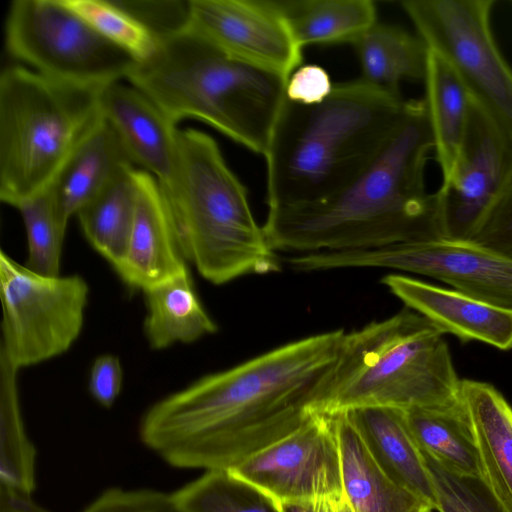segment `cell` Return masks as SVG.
I'll return each instance as SVG.
<instances>
[{"mask_svg":"<svg viewBox=\"0 0 512 512\" xmlns=\"http://www.w3.org/2000/svg\"><path fill=\"white\" fill-rule=\"evenodd\" d=\"M345 331L289 342L152 404L140 441L178 469L229 470L298 428Z\"/></svg>","mask_w":512,"mask_h":512,"instance_id":"6da1fadb","label":"cell"},{"mask_svg":"<svg viewBox=\"0 0 512 512\" xmlns=\"http://www.w3.org/2000/svg\"><path fill=\"white\" fill-rule=\"evenodd\" d=\"M431 150L425 102L408 100L397 130L351 183L313 202L268 208L263 229L270 245L305 255L443 238L436 193L425 185Z\"/></svg>","mask_w":512,"mask_h":512,"instance_id":"7a4b0ae2","label":"cell"},{"mask_svg":"<svg viewBox=\"0 0 512 512\" xmlns=\"http://www.w3.org/2000/svg\"><path fill=\"white\" fill-rule=\"evenodd\" d=\"M408 100L362 79L333 84L321 102L285 99L264 154L268 208L325 198L375 159L404 119Z\"/></svg>","mask_w":512,"mask_h":512,"instance_id":"3957f363","label":"cell"},{"mask_svg":"<svg viewBox=\"0 0 512 512\" xmlns=\"http://www.w3.org/2000/svg\"><path fill=\"white\" fill-rule=\"evenodd\" d=\"M157 39L155 53L126 78L131 85L175 125L198 119L264 155L289 77L233 57L185 26Z\"/></svg>","mask_w":512,"mask_h":512,"instance_id":"277c9868","label":"cell"},{"mask_svg":"<svg viewBox=\"0 0 512 512\" xmlns=\"http://www.w3.org/2000/svg\"><path fill=\"white\" fill-rule=\"evenodd\" d=\"M461 380L443 333L405 307L345 332L309 411L333 415L364 407L448 406L460 400Z\"/></svg>","mask_w":512,"mask_h":512,"instance_id":"5b68a950","label":"cell"},{"mask_svg":"<svg viewBox=\"0 0 512 512\" xmlns=\"http://www.w3.org/2000/svg\"><path fill=\"white\" fill-rule=\"evenodd\" d=\"M162 191L181 253L204 279L222 285L280 270L278 253L252 214L246 188L209 135L179 130L176 171Z\"/></svg>","mask_w":512,"mask_h":512,"instance_id":"8992f818","label":"cell"},{"mask_svg":"<svg viewBox=\"0 0 512 512\" xmlns=\"http://www.w3.org/2000/svg\"><path fill=\"white\" fill-rule=\"evenodd\" d=\"M103 87L72 84L22 66L0 76V199L17 207L46 191L102 120Z\"/></svg>","mask_w":512,"mask_h":512,"instance_id":"52a82bcc","label":"cell"},{"mask_svg":"<svg viewBox=\"0 0 512 512\" xmlns=\"http://www.w3.org/2000/svg\"><path fill=\"white\" fill-rule=\"evenodd\" d=\"M7 51L56 80L105 87L138 63L99 34L66 0H14L5 22Z\"/></svg>","mask_w":512,"mask_h":512,"instance_id":"ba28073f","label":"cell"},{"mask_svg":"<svg viewBox=\"0 0 512 512\" xmlns=\"http://www.w3.org/2000/svg\"><path fill=\"white\" fill-rule=\"evenodd\" d=\"M0 352L19 370L68 351L81 334L89 286L79 275H43L0 251Z\"/></svg>","mask_w":512,"mask_h":512,"instance_id":"9c48e42d","label":"cell"},{"mask_svg":"<svg viewBox=\"0 0 512 512\" xmlns=\"http://www.w3.org/2000/svg\"><path fill=\"white\" fill-rule=\"evenodd\" d=\"M494 0H405L418 36L444 58L471 97L512 139V68L494 39Z\"/></svg>","mask_w":512,"mask_h":512,"instance_id":"30bf717a","label":"cell"},{"mask_svg":"<svg viewBox=\"0 0 512 512\" xmlns=\"http://www.w3.org/2000/svg\"><path fill=\"white\" fill-rule=\"evenodd\" d=\"M297 271L389 268L432 277L476 299L512 308V258L473 241L439 238L350 251L297 255Z\"/></svg>","mask_w":512,"mask_h":512,"instance_id":"8fae6325","label":"cell"},{"mask_svg":"<svg viewBox=\"0 0 512 512\" xmlns=\"http://www.w3.org/2000/svg\"><path fill=\"white\" fill-rule=\"evenodd\" d=\"M227 471L276 508L341 495L342 470L332 416L311 413L294 431Z\"/></svg>","mask_w":512,"mask_h":512,"instance_id":"7c38bea8","label":"cell"},{"mask_svg":"<svg viewBox=\"0 0 512 512\" xmlns=\"http://www.w3.org/2000/svg\"><path fill=\"white\" fill-rule=\"evenodd\" d=\"M512 178V139L473 98L449 177L436 192L443 238L472 241Z\"/></svg>","mask_w":512,"mask_h":512,"instance_id":"4fadbf2b","label":"cell"},{"mask_svg":"<svg viewBox=\"0 0 512 512\" xmlns=\"http://www.w3.org/2000/svg\"><path fill=\"white\" fill-rule=\"evenodd\" d=\"M185 28L225 53L290 77L302 64L275 0H189Z\"/></svg>","mask_w":512,"mask_h":512,"instance_id":"5bb4252c","label":"cell"},{"mask_svg":"<svg viewBox=\"0 0 512 512\" xmlns=\"http://www.w3.org/2000/svg\"><path fill=\"white\" fill-rule=\"evenodd\" d=\"M381 282L443 334H453L464 343L479 341L499 350L512 349V308L400 274H388Z\"/></svg>","mask_w":512,"mask_h":512,"instance_id":"9a60e30c","label":"cell"},{"mask_svg":"<svg viewBox=\"0 0 512 512\" xmlns=\"http://www.w3.org/2000/svg\"><path fill=\"white\" fill-rule=\"evenodd\" d=\"M137 205L124 259L114 269L129 288L142 292L188 269L172 216L157 179L135 169Z\"/></svg>","mask_w":512,"mask_h":512,"instance_id":"2e32d148","label":"cell"},{"mask_svg":"<svg viewBox=\"0 0 512 512\" xmlns=\"http://www.w3.org/2000/svg\"><path fill=\"white\" fill-rule=\"evenodd\" d=\"M103 118L119 136L133 162L150 173L162 188L175 174L178 159L176 125L144 93L115 82L100 95Z\"/></svg>","mask_w":512,"mask_h":512,"instance_id":"e0dca14e","label":"cell"},{"mask_svg":"<svg viewBox=\"0 0 512 512\" xmlns=\"http://www.w3.org/2000/svg\"><path fill=\"white\" fill-rule=\"evenodd\" d=\"M331 416L340 453L343 492L355 512H433L427 501L388 474L348 411Z\"/></svg>","mask_w":512,"mask_h":512,"instance_id":"ac0fdd59","label":"cell"},{"mask_svg":"<svg viewBox=\"0 0 512 512\" xmlns=\"http://www.w3.org/2000/svg\"><path fill=\"white\" fill-rule=\"evenodd\" d=\"M134 165L115 130L102 118L73 151L47 191L68 223L72 215L133 170Z\"/></svg>","mask_w":512,"mask_h":512,"instance_id":"d6986e66","label":"cell"},{"mask_svg":"<svg viewBox=\"0 0 512 512\" xmlns=\"http://www.w3.org/2000/svg\"><path fill=\"white\" fill-rule=\"evenodd\" d=\"M461 398L482 479L503 511L512 512V407L492 384L476 380H461Z\"/></svg>","mask_w":512,"mask_h":512,"instance_id":"ffe728a7","label":"cell"},{"mask_svg":"<svg viewBox=\"0 0 512 512\" xmlns=\"http://www.w3.org/2000/svg\"><path fill=\"white\" fill-rule=\"evenodd\" d=\"M348 412L388 474L436 510L437 501L426 459L407 424L404 410L364 407Z\"/></svg>","mask_w":512,"mask_h":512,"instance_id":"44dd1931","label":"cell"},{"mask_svg":"<svg viewBox=\"0 0 512 512\" xmlns=\"http://www.w3.org/2000/svg\"><path fill=\"white\" fill-rule=\"evenodd\" d=\"M146 304L144 333L152 349L192 343L217 331L202 305L189 269L143 291Z\"/></svg>","mask_w":512,"mask_h":512,"instance_id":"7402d4cb","label":"cell"},{"mask_svg":"<svg viewBox=\"0 0 512 512\" xmlns=\"http://www.w3.org/2000/svg\"><path fill=\"white\" fill-rule=\"evenodd\" d=\"M423 82V100L432 128L434 152L442 181H445L452 172L467 130L472 97L448 62L429 49Z\"/></svg>","mask_w":512,"mask_h":512,"instance_id":"603a6c76","label":"cell"},{"mask_svg":"<svg viewBox=\"0 0 512 512\" xmlns=\"http://www.w3.org/2000/svg\"><path fill=\"white\" fill-rule=\"evenodd\" d=\"M421 450L452 473L482 478L467 412L460 400L452 405L404 410Z\"/></svg>","mask_w":512,"mask_h":512,"instance_id":"cb8c5ba5","label":"cell"},{"mask_svg":"<svg viewBox=\"0 0 512 512\" xmlns=\"http://www.w3.org/2000/svg\"><path fill=\"white\" fill-rule=\"evenodd\" d=\"M352 45L360 61L361 79L372 86L400 94L402 80H424L428 48L418 35L376 22Z\"/></svg>","mask_w":512,"mask_h":512,"instance_id":"d4e9b609","label":"cell"},{"mask_svg":"<svg viewBox=\"0 0 512 512\" xmlns=\"http://www.w3.org/2000/svg\"><path fill=\"white\" fill-rule=\"evenodd\" d=\"M291 34L309 44L353 43L376 23L371 0H276Z\"/></svg>","mask_w":512,"mask_h":512,"instance_id":"484cf974","label":"cell"},{"mask_svg":"<svg viewBox=\"0 0 512 512\" xmlns=\"http://www.w3.org/2000/svg\"><path fill=\"white\" fill-rule=\"evenodd\" d=\"M136 168L123 175L76 214L89 244L115 269L124 259L137 205Z\"/></svg>","mask_w":512,"mask_h":512,"instance_id":"4316f807","label":"cell"},{"mask_svg":"<svg viewBox=\"0 0 512 512\" xmlns=\"http://www.w3.org/2000/svg\"><path fill=\"white\" fill-rule=\"evenodd\" d=\"M18 372L0 352V484L33 494L37 450L24 425Z\"/></svg>","mask_w":512,"mask_h":512,"instance_id":"83f0119b","label":"cell"},{"mask_svg":"<svg viewBox=\"0 0 512 512\" xmlns=\"http://www.w3.org/2000/svg\"><path fill=\"white\" fill-rule=\"evenodd\" d=\"M172 493L186 512H279L267 497L227 470L204 471Z\"/></svg>","mask_w":512,"mask_h":512,"instance_id":"f1b7e54d","label":"cell"},{"mask_svg":"<svg viewBox=\"0 0 512 512\" xmlns=\"http://www.w3.org/2000/svg\"><path fill=\"white\" fill-rule=\"evenodd\" d=\"M22 217L28 243L26 266L43 275H60L67 224L58 213L48 191L16 207Z\"/></svg>","mask_w":512,"mask_h":512,"instance_id":"f546056e","label":"cell"},{"mask_svg":"<svg viewBox=\"0 0 512 512\" xmlns=\"http://www.w3.org/2000/svg\"><path fill=\"white\" fill-rule=\"evenodd\" d=\"M67 4L99 34L130 54L138 63L157 50L158 39L120 2L104 0H66Z\"/></svg>","mask_w":512,"mask_h":512,"instance_id":"4dcf8cb0","label":"cell"},{"mask_svg":"<svg viewBox=\"0 0 512 512\" xmlns=\"http://www.w3.org/2000/svg\"><path fill=\"white\" fill-rule=\"evenodd\" d=\"M423 454L433 482L437 511L504 512L482 478L452 473Z\"/></svg>","mask_w":512,"mask_h":512,"instance_id":"1f68e13d","label":"cell"},{"mask_svg":"<svg viewBox=\"0 0 512 512\" xmlns=\"http://www.w3.org/2000/svg\"><path fill=\"white\" fill-rule=\"evenodd\" d=\"M80 512H186L173 493L155 489L110 487Z\"/></svg>","mask_w":512,"mask_h":512,"instance_id":"d6a6232c","label":"cell"},{"mask_svg":"<svg viewBox=\"0 0 512 512\" xmlns=\"http://www.w3.org/2000/svg\"><path fill=\"white\" fill-rule=\"evenodd\" d=\"M472 241L512 258V178Z\"/></svg>","mask_w":512,"mask_h":512,"instance_id":"836d02e7","label":"cell"},{"mask_svg":"<svg viewBox=\"0 0 512 512\" xmlns=\"http://www.w3.org/2000/svg\"><path fill=\"white\" fill-rule=\"evenodd\" d=\"M333 84L326 70L316 64L301 65L289 77L286 98L302 104L323 101L332 91Z\"/></svg>","mask_w":512,"mask_h":512,"instance_id":"e575fe53","label":"cell"},{"mask_svg":"<svg viewBox=\"0 0 512 512\" xmlns=\"http://www.w3.org/2000/svg\"><path fill=\"white\" fill-rule=\"evenodd\" d=\"M123 381V371L118 357L104 354L97 357L90 369L88 389L93 399L102 407L110 408L118 398Z\"/></svg>","mask_w":512,"mask_h":512,"instance_id":"d590c367","label":"cell"},{"mask_svg":"<svg viewBox=\"0 0 512 512\" xmlns=\"http://www.w3.org/2000/svg\"><path fill=\"white\" fill-rule=\"evenodd\" d=\"M0 512H52L38 504L32 494L0 484Z\"/></svg>","mask_w":512,"mask_h":512,"instance_id":"8d00e7d4","label":"cell"},{"mask_svg":"<svg viewBox=\"0 0 512 512\" xmlns=\"http://www.w3.org/2000/svg\"><path fill=\"white\" fill-rule=\"evenodd\" d=\"M277 509L279 512H328L327 500L289 502Z\"/></svg>","mask_w":512,"mask_h":512,"instance_id":"74e56055","label":"cell"},{"mask_svg":"<svg viewBox=\"0 0 512 512\" xmlns=\"http://www.w3.org/2000/svg\"><path fill=\"white\" fill-rule=\"evenodd\" d=\"M328 512H355L344 492L334 498L327 500Z\"/></svg>","mask_w":512,"mask_h":512,"instance_id":"f35d334b","label":"cell"}]
</instances>
